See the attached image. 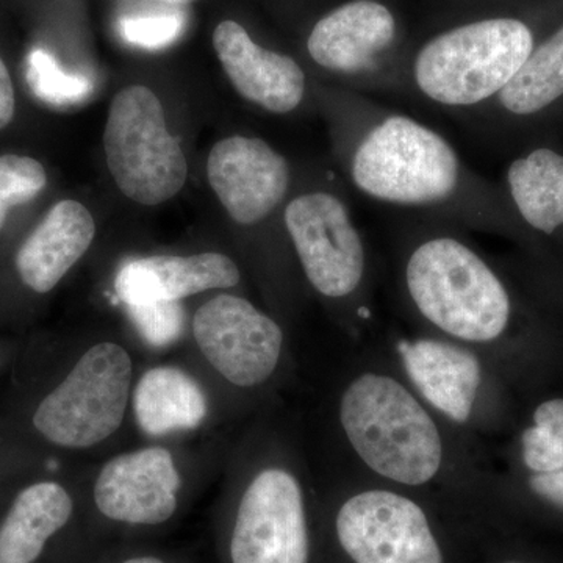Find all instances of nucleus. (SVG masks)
I'll use <instances>...</instances> for the list:
<instances>
[{
  "mask_svg": "<svg viewBox=\"0 0 563 563\" xmlns=\"http://www.w3.org/2000/svg\"><path fill=\"white\" fill-rule=\"evenodd\" d=\"M340 421L355 453L393 483H429L442 466L439 429L412 393L380 374H363L344 391Z\"/></svg>",
  "mask_w": 563,
  "mask_h": 563,
  "instance_id": "nucleus-1",
  "label": "nucleus"
},
{
  "mask_svg": "<svg viewBox=\"0 0 563 563\" xmlns=\"http://www.w3.org/2000/svg\"><path fill=\"white\" fill-rule=\"evenodd\" d=\"M95 235V218L84 203H55L18 251L14 265L22 284L40 295L54 290L90 250Z\"/></svg>",
  "mask_w": 563,
  "mask_h": 563,
  "instance_id": "nucleus-15",
  "label": "nucleus"
},
{
  "mask_svg": "<svg viewBox=\"0 0 563 563\" xmlns=\"http://www.w3.org/2000/svg\"><path fill=\"white\" fill-rule=\"evenodd\" d=\"M133 410L140 428L157 437L198 429L209 406L190 374L176 366H155L136 384Z\"/></svg>",
  "mask_w": 563,
  "mask_h": 563,
  "instance_id": "nucleus-19",
  "label": "nucleus"
},
{
  "mask_svg": "<svg viewBox=\"0 0 563 563\" xmlns=\"http://www.w3.org/2000/svg\"><path fill=\"white\" fill-rule=\"evenodd\" d=\"M531 488L540 498L563 507V470L536 474L531 479Z\"/></svg>",
  "mask_w": 563,
  "mask_h": 563,
  "instance_id": "nucleus-28",
  "label": "nucleus"
},
{
  "mask_svg": "<svg viewBox=\"0 0 563 563\" xmlns=\"http://www.w3.org/2000/svg\"><path fill=\"white\" fill-rule=\"evenodd\" d=\"M510 563H517V562H510Z\"/></svg>",
  "mask_w": 563,
  "mask_h": 563,
  "instance_id": "nucleus-31",
  "label": "nucleus"
},
{
  "mask_svg": "<svg viewBox=\"0 0 563 563\" xmlns=\"http://www.w3.org/2000/svg\"><path fill=\"white\" fill-rule=\"evenodd\" d=\"M181 479L165 448H144L110 459L92 487V504L106 523L162 528L179 512Z\"/></svg>",
  "mask_w": 563,
  "mask_h": 563,
  "instance_id": "nucleus-11",
  "label": "nucleus"
},
{
  "mask_svg": "<svg viewBox=\"0 0 563 563\" xmlns=\"http://www.w3.org/2000/svg\"><path fill=\"white\" fill-rule=\"evenodd\" d=\"M103 150L118 188L141 206L169 201L187 181V158L168 131L161 99L143 85L114 96Z\"/></svg>",
  "mask_w": 563,
  "mask_h": 563,
  "instance_id": "nucleus-4",
  "label": "nucleus"
},
{
  "mask_svg": "<svg viewBox=\"0 0 563 563\" xmlns=\"http://www.w3.org/2000/svg\"><path fill=\"white\" fill-rule=\"evenodd\" d=\"M352 177L380 201L420 206L443 201L455 190L459 161L439 133L409 118L393 117L363 141Z\"/></svg>",
  "mask_w": 563,
  "mask_h": 563,
  "instance_id": "nucleus-6",
  "label": "nucleus"
},
{
  "mask_svg": "<svg viewBox=\"0 0 563 563\" xmlns=\"http://www.w3.org/2000/svg\"><path fill=\"white\" fill-rule=\"evenodd\" d=\"M407 285L418 310L443 332L487 343L506 331L510 301L498 277L472 250L437 239L413 252Z\"/></svg>",
  "mask_w": 563,
  "mask_h": 563,
  "instance_id": "nucleus-2",
  "label": "nucleus"
},
{
  "mask_svg": "<svg viewBox=\"0 0 563 563\" xmlns=\"http://www.w3.org/2000/svg\"><path fill=\"white\" fill-rule=\"evenodd\" d=\"M107 563H173L168 559L162 558L161 554L154 553H131L122 555L117 561H110Z\"/></svg>",
  "mask_w": 563,
  "mask_h": 563,
  "instance_id": "nucleus-29",
  "label": "nucleus"
},
{
  "mask_svg": "<svg viewBox=\"0 0 563 563\" xmlns=\"http://www.w3.org/2000/svg\"><path fill=\"white\" fill-rule=\"evenodd\" d=\"M184 29L180 14H157V16L124 18L121 21L122 36L129 43L144 49H161L174 43Z\"/></svg>",
  "mask_w": 563,
  "mask_h": 563,
  "instance_id": "nucleus-26",
  "label": "nucleus"
},
{
  "mask_svg": "<svg viewBox=\"0 0 563 563\" xmlns=\"http://www.w3.org/2000/svg\"><path fill=\"white\" fill-rule=\"evenodd\" d=\"M43 163L27 155H0V232L11 209L33 201L46 188Z\"/></svg>",
  "mask_w": 563,
  "mask_h": 563,
  "instance_id": "nucleus-23",
  "label": "nucleus"
},
{
  "mask_svg": "<svg viewBox=\"0 0 563 563\" xmlns=\"http://www.w3.org/2000/svg\"><path fill=\"white\" fill-rule=\"evenodd\" d=\"M213 46L235 90L273 113H288L301 103L306 77L287 55L263 49L235 21L214 29Z\"/></svg>",
  "mask_w": 563,
  "mask_h": 563,
  "instance_id": "nucleus-13",
  "label": "nucleus"
},
{
  "mask_svg": "<svg viewBox=\"0 0 563 563\" xmlns=\"http://www.w3.org/2000/svg\"><path fill=\"white\" fill-rule=\"evenodd\" d=\"M562 95L563 27L529 54L509 84L499 91V99L515 114H532Z\"/></svg>",
  "mask_w": 563,
  "mask_h": 563,
  "instance_id": "nucleus-21",
  "label": "nucleus"
},
{
  "mask_svg": "<svg viewBox=\"0 0 563 563\" xmlns=\"http://www.w3.org/2000/svg\"><path fill=\"white\" fill-rule=\"evenodd\" d=\"M31 80L40 96L60 106L85 101L92 91V84L87 77L63 73L54 58L43 51L32 54Z\"/></svg>",
  "mask_w": 563,
  "mask_h": 563,
  "instance_id": "nucleus-24",
  "label": "nucleus"
},
{
  "mask_svg": "<svg viewBox=\"0 0 563 563\" xmlns=\"http://www.w3.org/2000/svg\"><path fill=\"white\" fill-rule=\"evenodd\" d=\"M285 224L314 290L343 298L357 288L365 252L340 199L328 192L296 198L285 211Z\"/></svg>",
  "mask_w": 563,
  "mask_h": 563,
  "instance_id": "nucleus-10",
  "label": "nucleus"
},
{
  "mask_svg": "<svg viewBox=\"0 0 563 563\" xmlns=\"http://www.w3.org/2000/svg\"><path fill=\"white\" fill-rule=\"evenodd\" d=\"M192 335L214 372L242 388L266 383L284 346L279 324L233 295L217 296L199 307Z\"/></svg>",
  "mask_w": 563,
  "mask_h": 563,
  "instance_id": "nucleus-9",
  "label": "nucleus"
},
{
  "mask_svg": "<svg viewBox=\"0 0 563 563\" xmlns=\"http://www.w3.org/2000/svg\"><path fill=\"white\" fill-rule=\"evenodd\" d=\"M76 503L62 484L41 481L18 493L0 521V563H40L69 528Z\"/></svg>",
  "mask_w": 563,
  "mask_h": 563,
  "instance_id": "nucleus-17",
  "label": "nucleus"
},
{
  "mask_svg": "<svg viewBox=\"0 0 563 563\" xmlns=\"http://www.w3.org/2000/svg\"><path fill=\"white\" fill-rule=\"evenodd\" d=\"M16 114V90L9 66L0 57V131L9 128Z\"/></svg>",
  "mask_w": 563,
  "mask_h": 563,
  "instance_id": "nucleus-27",
  "label": "nucleus"
},
{
  "mask_svg": "<svg viewBox=\"0 0 563 563\" xmlns=\"http://www.w3.org/2000/svg\"><path fill=\"white\" fill-rule=\"evenodd\" d=\"M128 309L136 331L151 346H168L184 331L185 312L180 302L139 303Z\"/></svg>",
  "mask_w": 563,
  "mask_h": 563,
  "instance_id": "nucleus-25",
  "label": "nucleus"
},
{
  "mask_svg": "<svg viewBox=\"0 0 563 563\" xmlns=\"http://www.w3.org/2000/svg\"><path fill=\"white\" fill-rule=\"evenodd\" d=\"M229 563H310L301 485L287 470L266 468L247 485L225 542Z\"/></svg>",
  "mask_w": 563,
  "mask_h": 563,
  "instance_id": "nucleus-7",
  "label": "nucleus"
},
{
  "mask_svg": "<svg viewBox=\"0 0 563 563\" xmlns=\"http://www.w3.org/2000/svg\"><path fill=\"white\" fill-rule=\"evenodd\" d=\"M207 176L233 221L250 225L265 220L290 185L287 161L265 141L231 136L211 147Z\"/></svg>",
  "mask_w": 563,
  "mask_h": 563,
  "instance_id": "nucleus-12",
  "label": "nucleus"
},
{
  "mask_svg": "<svg viewBox=\"0 0 563 563\" xmlns=\"http://www.w3.org/2000/svg\"><path fill=\"white\" fill-rule=\"evenodd\" d=\"M240 269L232 258L218 252L187 255H154L122 265L114 291L125 306L180 302L188 296L235 287Z\"/></svg>",
  "mask_w": 563,
  "mask_h": 563,
  "instance_id": "nucleus-14",
  "label": "nucleus"
},
{
  "mask_svg": "<svg viewBox=\"0 0 563 563\" xmlns=\"http://www.w3.org/2000/svg\"><path fill=\"white\" fill-rule=\"evenodd\" d=\"M532 428L523 433V459L533 473L563 470V399H551L539 406Z\"/></svg>",
  "mask_w": 563,
  "mask_h": 563,
  "instance_id": "nucleus-22",
  "label": "nucleus"
},
{
  "mask_svg": "<svg viewBox=\"0 0 563 563\" xmlns=\"http://www.w3.org/2000/svg\"><path fill=\"white\" fill-rule=\"evenodd\" d=\"M335 528L354 563H443L426 514L398 493L352 496L336 514Z\"/></svg>",
  "mask_w": 563,
  "mask_h": 563,
  "instance_id": "nucleus-8",
  "label": "nucleus"
},
{
  "mask_svg": "<svg viewBox=\"0 0 563 563\" xmlns=\"http://www.w3.org/2000/svg\"><path fill=\"white\" fill-rule=\"evenodd\" d=\"M532 46V33L523 22H474L426 44L415 63V77L433 101L473 106L501 91Z\"/></svg>",
  "mask_w": 563,
  "mask_h": 563,
  "instance_id": "nucleus-3",
  "label": "nucleus"
},
{
  "mask_svg": "<svg viewBox=\"0 0 563 563\" xmlns=\"http://www.w3.org/2000/svg\"><path fill=\"white\" fill-rule=\"evenodd\" d=\"M514 201L533 229L553 233L563 224V157L537 150L509 169Z\"/></svg>",
  "mask_w": 563,
  "mask_h": 563,
  "instance_id": "nucleus-20",
  "label": "nucleus"
},
{
  "mask_svg": "<svg viewBox=\"0 0 563 563\" xmlns=\"http://www.w3.org/2000/svg\"><path fill=\"white\" fill-rule=\"evenodd\" d=\"M132 379V357L125 347L111 342L95 344L44 396L33 413V426L57 446H96L121 428Z\"/></svg>",
  "mask_w": 563,
  "mask_h": 563,
  "instance_id": "nucleus-5",
  "label": "nucleus"
},
{
  "mask_svg": "<svg viewBox=\"0 0 563 563\" xmlns=\"http://www.w3.org/2000/svg\"><path fill=\"white\" fill-rule=\"evenodd\" d=\"M165 3H172V5H184V3H190L192 0H162Z\"/></svg>",
  "mask_w": 563,
  "mask_h": 563,
  "instance_id": "nucleus-30",
  "label": "nucleus"
},
{
  "mask_svg": "<svg viewBox=\"0 0 563 563\" xmlns=\"http://www.w3.org/2000/svg\"><path fill=\"white\" fill-rule=\"evenodd\" d=\"M410 380L437 410L455 422L468 421L481 385V365L472 352L420 340L399 344Z\"/></svg>",
  "mask_w": 563,
  "mask_h": 563,
  "instance_id": "nucleus-16",
  "label": "nucleus"
},
{
  "mask_svg": "<svg viewBox=\"0 0 563 563\" xmlns=\"http://www.w3.org/2000/svg\"><path fill=\"white\" fill-rule=\"evenodd\" d=\"M395 36L390 11L373 0H355L322 18L309 38V52L322 68L355 70L372 62Z\"/></svg>",
  "mask_w": 563,
  "mask_h": 563,
  "instance_id": "nucleus-18",
  "label": "nucleus"
}]
</instances>
